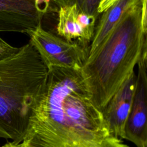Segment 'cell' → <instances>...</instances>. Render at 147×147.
Returning a JSON list of instances; mask_svg holds the SVG:
<instances>
[{
	"label": "cell",
	"instance_id": "5b68a950",
	"mask_svg": "<svg viewBox=\"0 0 147 147\" xmlns=\"http://www.w3.org/2000/svg\"><path fill=\"white\" fill-rule=\"evenodd\" d=\"M136 87L125 124L124 140L136 147H147V53L142 52L138 64Z\"/></svg>",
	"mask_w": 147,
	"mask_h": 147
},
{
	"label": "cell",
	"instance_id": "ba28073f",
	"mask_svg": "<svg viewBox=\"0 0 147 147\" xmlns=\"http://www.w3.org/2000/svg\"><path fill=\"white\" fill-rule=\"evenodd\" d=\"M79 10L76 5L62 6L58 11L57 32L65 40L73 42L76 40L82 46L88 48L92 37L84 30L78 19Z\"/></svg>",
	"mask_w": 147,
	"mask_h": 147
},
{
	"label": "cell",
	"instance_id": "30bf717a",
	"mask_svg": "<svg viewBox=\"0 0 147 147\" xmlns=\"http://www.w3.org/2000/svg\"><path fill=\"white\" fill-rule=\"evenodd\" d=\"M101 0H53L59 7L75 5L78 9L86 13L98 17L100 14L98 13V9Z\"/></svg>",
	"mask_w": 147,
	"mask_h": 147
},
{
	"label": "cell",
	"instance_id": "7a4b0ae2",
	"mask_svg": "<svg viewBox=\"0 0 147 147\" xmlns=\"http://www.w3.org/2000/svg\"><path fill=\"white\" fill-rule=\"evenodd\" d=\"M141 0L123 14L103 41L88 52L80 69L90 99L101 111L133 72L146 48Z\"/></svg>",
	"mask_w": 147,
	"mask_h": 147
},
{
	"label": "cell",
	"instance_id": "8fae6325",
	"mask_svg": "<svg viewBox=\"0 0 147 147\" xmlns=\"http://www.w3.org/2000/svg\"><path fill=\"white\" fill-rule=\"evenodd\" d=\"M20 48L11 46L0 37V60L14 54Z\"/></svg>",
	"mask_w": 147,
	"mask_h": 147
},
{
	"label": "cell",
	"instance_id": "6da1fadb",
	"mask_svg": "<svg viewBox=\"0 0 147 147\" xmlns=\"http://www.w3.org/2000/svg\"><path fill=\"white\" fill-rule=\"evenodd\" d=\"M18 147H130L110 131L80 70L48 69L45 89Z\"/></svg>",
	"mask_w": 147,
	"mask_h": 147
},
{
	"label": "cell",
	"instance_id": "8992f818",
	"mask_svg": "<svg viewBox=\"0 0 147 147\" xmlns=\"http://www.w3.org/2000/svg\"><path fill=\"white\" fill-rule=\"evenodd\" d=\"M50 0H0V32L26 33L41 24Z\"/></svg>",
	"mask_w": 147,
	"mask_h": 147
},
{
	"label": "cell",
	"instance_id": "277c9868",
	"mask_svg": "<svg viewBox=\"0 0 147 147\" xmlns=\"http://www.w3.org/2000/svg\"><path fill=\"white\" fill-rule=\"evenodd\" d=\"M26 34L48 69L52 67L81 69L88 48L78 42H69L44 29L41 24Z\"/></svg>",
	"mask_w": 147,
	"mask_h": 147
},
{
	"label": "cell",
	"instance_id": "4fadbf2b",
	"mask_svg": "<svg viewBox=\"0 0 147 147\" xmlns=\"http://www.w3.org/2000/svg\"><path fill=\"white\" fill-rule=\"evenodd\" d=\"M118 0H101L98 6V13L101 14Z\"/></svg>",
	"mask_w": 147,
	"mask_h": 147
},
{
	"label": "cell",
	"instance_id": "7c38bea8",
	"mask_svg": "<svg viewBox=\"0 0 147 147\" xmlns=\"http://www.w3.org/2000/svg\"><path fill=\"white\" fill-rule=\"evenodd\" d=\"M141 14L142 30L146 34L147 30V11H146V0H141Z\"/></svg>",
	"mask_w": 147,
	"mask_h": 147
},
{
	"label": "cell",
	"instance_id": "9c48e42d",
	"mask_svg": "<svg viewBox=\"0 0 147 147\" xmlns=\"http://www.w3.org/2000/svg\"><path fill=\"white\" fill-rule=\"evenodd\" d=\"M138 1V0H118L102 13V16L95 28L87 53L94 51L103 41L126 11Z\"/></svg>",
	"mask_w": 147,
	"mask_h": 147
},
{
	"label": "cell",
	"instance_id": "52a82bcc",
	"mask_svg": "<svg viewBox=\"0 0 147 147\" xmlns=\"http://www.w3.org/2000/svg\"><path fill=\"white\" fill-rule=\"evenodd\" d=\"M137 75L133 71L110 98L102 114L112 134L124 140L125 124L130 110Z\"/></svg>",
	"mask_w": 147,
	"mask_h": 147
},
{
	"label": "cell",
	"instance_id": "5bb4252c",
	"mask_svg": "<svg viewBox=\"0 0 147 147\" xmlns=\"http://www.w3.org/2000/svg\"><path fill=\"white\" fill-rule=\"evenodd\" d=\"M1 147H18V146L15 143H14L11 141H7V142L6 144H5L3 145H2Z\"/></svg>",
	"mask_w": 147,
	"mask_h": 147
},
{
	"label": "cell",
	"instance_id": "3957f363",
	"mask_svg": "<svg viewBox=\"0 0 147 147\" xmlns=\"http://www.w3.org/2000/svg\"><path fill=\"white\" fill-rule=\"evenodd\" d=\"M48 75V67L30 41L0 60V138L22 141Z\"/></svg>",
	"mask_w": 147,
	"mask_h": 147
}]
</instances>
